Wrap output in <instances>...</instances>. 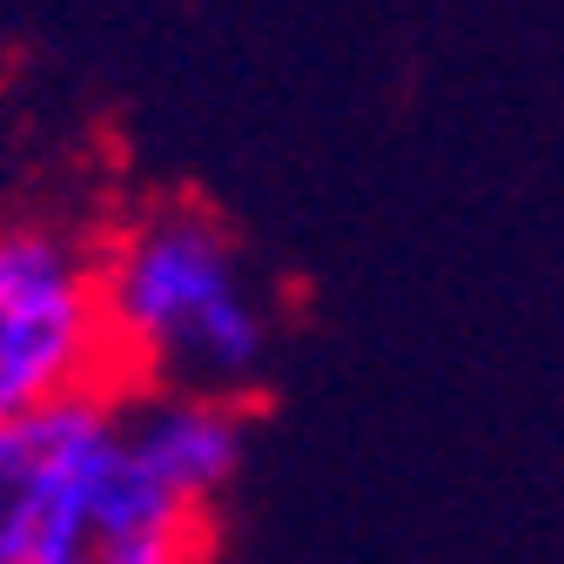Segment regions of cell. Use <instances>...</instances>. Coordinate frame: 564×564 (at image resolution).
<instances>
[{
	"label": "cell",
	"mask_w": 564,
	"mask_h": 564,
	"mask_svg": "<svg viewBox=\"0 0 564 564\" xmlns=\"http://www.w3.org/2000/svg\"><path fill=\"white\" fill-rule=\"evenodd\" d=\"M202 551H208V511L162 490L134 464L115 423L101 457L67 484L28 564H202Z\"/></svg>",
	"instance_id": "cell-3"
},
{
	"label": "cell",
	"mask_w": 564,
	"mask_h": 564,
	"mask_svg": "<svg viewBox=\"0 0 564 564\" xmlns=\"http://www.w3.org/2000/svg\"><path fill=\"white\" fill-rule=\"evenodd\" d=\"M115 336L101 310V262L47 223L0 229V423L47 403L115 390Z\"/></svg>",
	"instance_id": "cell-2"
},
{
	"label": "cell",
	"mask_w": 564,
	"mask_h": 564,
	"mask_svg": "<svg viewBox=\"0 0 564 564\" xmlns=\"http://www.w3.org/2000/svg\"><path fill=\"white\" fill-rule=\"evenodd\" d=\"M115 423H121V390H88V397L0 423V564L34 557L67 484L101 457Z\"/></svg>",
	"instance_id": "cell-4"
},
{
	"label": "cell",
	"mask_w": 564,
	"mask_h": 564,
	"mask_svg": "<svg viewBox=\"0 0 564 564\" xmlns=\"http://www.w3.org/2000/svg\"><path fill=\"white\" fill-rule=\"evenodd\" d=\"M121 437L162 490H175L195 511H216V498L249 457V416L229 397L155 390V397H121Z\"/></svg>",
	"instance_id": "cell-5"
},
{
	"label": "cell",
	"mask_w": 564,
	"mask_h": 564,
	"mask_svg": "<svg viewBox=\"0 0 564 564\" xmlns=\"http://www.w3.org/2000/svg\"><path fill=\"white\" fill-rule=\"evenodd\" d=\"M101 310L121 370L169 390L242 397L269 370V310L249 282L236 236L195 202L149 208L101 256Z\"/></svg>",
	"instance_id": "cell-1"
}]
</instances>
